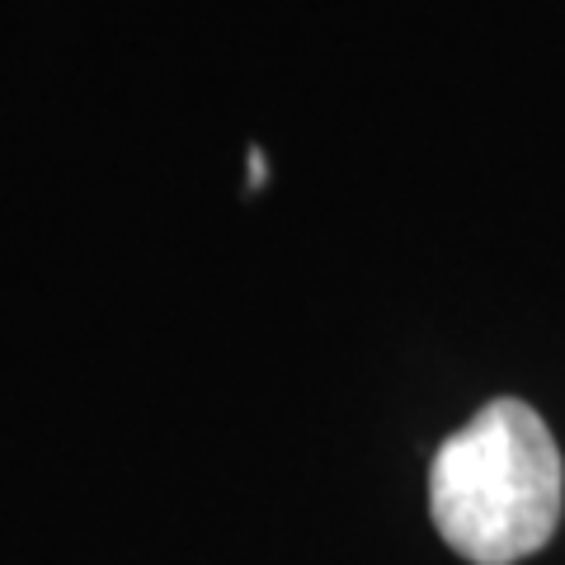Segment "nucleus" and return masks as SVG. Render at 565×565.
Segmentation results:
<instances>
[{
  "mask_svg": "<svg viewBox=\"0 0 565 565\" xmlns=\"http://www.w3.org/2000/svg\"><path fill=\"white\" fill-rule=\"evenodd\" d=\"M269 180V166H264V151H250V189H264Z\"/></svg>",
  "mask_w": 565,
  "mask_h": 565,
  "instance_id": "obj_2",
  "label": "nucleus"
},
{
  "mask_svg": "<svg viewBox=\"0 0 565 565\" xmlns=\"http://www.w3.org/2000/svg\"><path fill=\"white\" fill-rule=\"evenodd\" d=\"M565 467L552 429L514 396L467 419L429 467V514L457 556L514 565L542 552L561 523Z\"/></svg>",
  "mask_w": 565,
  "mask_h": 565,
  "instance_id": "obj_1",
  "label": "nucleus"
}]
</instances>
